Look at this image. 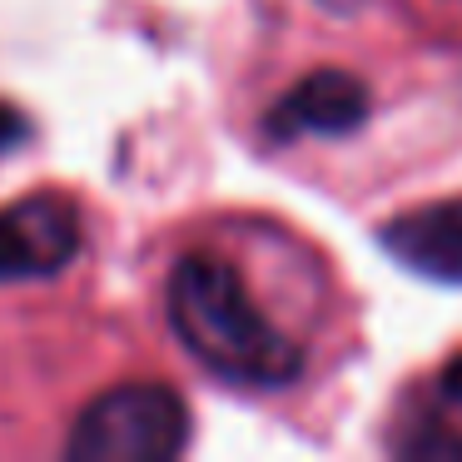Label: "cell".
<instances>
[{
	"instance_id": "6da1fadb",
	"label": "cell",
	"mask_w": 462,
	"mask_h": 462,
	"mask_svg": "<svg viewBox=\"0 0 462 462\" xmlns=\"http://www.w3.org/2000/svg\"><path fill=\"white\" fill-rule=\"evenodd\" d=\"M164 313L184 353L214 378L259 393L299 383L303 348L254 303L234 263L214 254H184L164 283Z\"/></svg>"
},
{
	"instance_id": "7a4b0ae2",
	"label": "cell",
	"mask_w": 462,
	"mask_h": 462,
	"mask_svg": "<svg viewBox=\"0 0 462 462\" xmlns=\"http://www.w3.org/2000/svg\"><path fill=\"white\" fill-rule=\"evenodd\" d=\"M189 448V408L170 383H120L75 418L65 452L80 462H170Z\"/></svg>"
},
{
	"instance_id": "3957f363",
	"label": "cell",
	"mask_w": 462,
	"mask_h": 462,
	"mask_svg": "<svg viewBox=\"0 0 462 462\" xmlns=\"http://www.w3.org/2000/svg\"><path fill=\"white\" fill-rule=\"evenodd\" d=\"M80 254V214L65 194H31L0 209V283L51 279Z\"/></svg>"
},
{
	"instance_id": "277c9868",
	"label": "cell",
	"mask_w": 462,
	"mask_h": 462,
	"mask_svg": "<svg viewBox=\"0 0 462 462\" xmlns=\"http://www.w3.org/2000/svg\"><path fill=\"white\" fill-rule=\"evenodd\" d=\"M368 120V85L348 70H313L293 85L289 95H279V105L269 110V125L263 130L279 144L293 140H343L358 125Z\"/></svg>"
},
{
	"instance_id": "5b68a950",
	"label": "cell",
	"mask_w": 462,
	"mask_h": 462,
	"mask_svg": "<svg viewBox=\"0 0 462 462\" xmlns=\"http://www.w3.org/2000/svg\"><path fill=\"white\" fill-rule=\"evenodd\" d=\"M378 244L408 273L462 289V194L457 199L418 204L408 214H393L378 229Z\"/></svg>"
},
{
	"instance_id": "8992f818",
	"label": "cell",
	"mask_w": 462,
	"mask_h": 462,
	"mask_svg": "<svg viewBox=\"0 0 462 462\" xmlns=\"http://www.w3.org/2000/svg\"><path fill=\"white\" fill-rule=\"evenodd\" d=\"M398 452H408V457H462V438L457 432H428V438L398 442Z\"/></svg>"
},
{
	"instance_id": "52a82bcc",
	"label": "cell",
	"mask_w": 462,
	"mask_h": 462,
	"mask_svg": "<svg viewBox=\"0 0 462 462\" xmlns=\"http://www.w3.org/2000/svg\"><path fill=\"white\" fill-rule=\"evenodd\" d=\"M442 393H448V398L462 408V358H452L448 368H442Z\"/></svg>"
}]
</instances>
